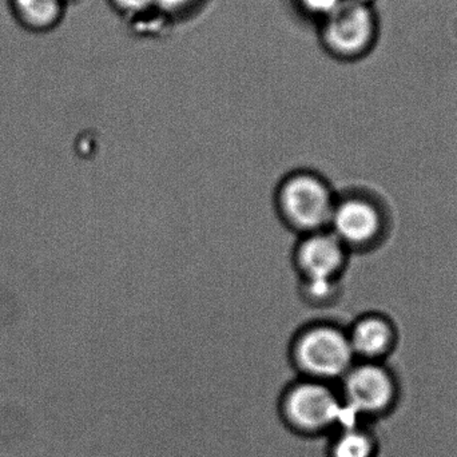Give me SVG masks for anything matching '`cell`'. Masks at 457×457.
<instances>
[{"label": "cell", "instance_id": "6da1fadb", "mask_svg": "<svg viewBox=\"0 0 457 457\" xmlns=\"http://www.w3.org/2000/svg\"><path fill=\"white\" fill-rule=\"evenodd\" d=\"M289 356L301 378L335 386L357 361L348 333L329 324L305 328L293 338Z\"/></svg>", "mask_w": 457, "mask_h": 457}, {"label": "cell", "instance_id": "7a4b0ae2", "mask_svg": "<svg viewBox=\"0 0 457 457\" xmlns=\"http://www.w3.org/2000/svg\"><path fill=\"white\" fill-rule=\"evenodd\" d=\"M337 388L349 420L353 423L386 418L399 403L396 378L381 362L356 361Z\"/></svg>", "mask_w": 457, "mask_h": 457}, {"label": "cell", "instance_id": "3957f363", "mask_svg": "<svg viewBox=\"0 0 457 457\" xmlns=\"http://www.w3.org/2000/svg\"><path fill=\"white\" fill-rule=\"evenodd\" d=\"M380 29V16L370 0H345L321 21L322 45L335 58L359 61L372 53Z\"/></svg>", "mask_w": 457, "mask_h": 457}, {"label": "cell", "instance_id": "277c9868", "mask_svg": "<svg viewBox=\"0 0 457 457\" xmlns=\"http://www.w3.org/2000/svg\"><path fill=\"white\" fill-rule=\"evenodd\" d=\"M289 426L305 435H322L352 424L335 384L301 378L287 389L282 403Z\"/></svg>", "mask_w": 457, "mask_h": 457}, {"label": "cell", "instance_id": "5b68a950", "mask_svg": "<svg viewBox=\"0 0 457 457\" xmlns=\"http://www.w3.org/2000/svg\"><path fill=\"white\" fill-rule=\"evenodd\" d=\"M277 204L282 220L306 236L329 228L336 200L322 179L298 171L282 181Z\"/></svg>", "mask_w": 457, "mask_h": 457}, {"label": "cell", "instance_id": "8992f818", "mask_svg": "<svg viewBox=\"0 0 457 457\" xmlns=\"http://www.w3.org/2000/svg\"><path fill=\"white\" fill-rule=\"evenodd\" d=\"M305 284H335L346 261V247L329 230L306 234L295 253Z\"/></svg>", "mask_w": 457, "mask_h": 457}, {"label": "cell", "instance_id": "52a82bcc", "mask_svg": "<svg viewBox=\"0 0 457 457\" xmlns=\"http://www.w3.org/2000/svg\"><path fill=\"white\" fill-rule=\"evenodd\" d=\"M383 228V219L375 204L365 198L336 201L328 230L348 249L367 246Z\"/></svg>", "mask_w": 457, "mask_h": 457}, {"label": "cell", "instance_id": "ba28073f", "mask_svg": "<svg viewBox=\"0 0 457 457\" xmlns=\"http://www.w3.org/2000/svg\"><path fill=\"white\" fill-rule=\"evenodd\" d=\"M348 338L357 361L381 362L394 348L395 329L386 317L368 314L354 322Z\"/></svg>", "mask_w": 457, "mask_h": 457}, {"label": "cell", "instance_id": "9c48e42d", "mask_svg": "<svg viewBox=\"0 0 457 457\" xmlns=\"http://www.w3.org/2000/svg\"><path fill=\"white\" fill-rule=\"evenodd\" d=\"M380 442L370 424H346L333 432L330 439V457H378Z\"/></svg>", "mask_w": 457, "mask_h": 457}, {"label": "cell", "instance_id": "30bf717a", "mask_svg": "<svg viewBox=\"0 0 457 457\" xmlns=\"http://www.w3.org/2000/svg\"><path fill=\"white\" fill-rule=\"evenodd\" d=\"M11 12L23 29L46 32L55 29L66 11L64 0H8Z\"/></svg>", "mask_w": 457, "mask_h": 457}, {"label": "cell", "instance_id": "8fae6325", "mask_svg": "<svg viewBox=\"0 0 457 457\" xmlns=\"http://www.w3.org/2000/svg\"><path fill=\"white\" fill-rule=\"evenodd\" d=\"M345 0H298L303 11L314 18L324 21L333 11L337 10Z\"/></svg>", "mask_w": 457, "mask_h": 457}, {"label": "cell", "instance_id": "7c38bea8", "mask_svg": "<svg viewBox=\"0 0 457 457\" xmlns=\"http://www.w3.org/2000/svg\"><path fill=\"white\" fill-rule=\"evenodd\" d=\"M112 7L126 16H142L155 8V0H110Z\"/></svg>", "mask_w": 457, "mask_h": 457}, {"label": "cell", "instance_id": "4fadbf2b", "mask_svg": "<svg viewBox=\"0 0 457 457\" xmlns=\"http://www.w3.org/2000/svg\"><path fill=\"white\" fill-rule=\"evenodd\" d=\"M195 2V0H155V8L165 13H179Z\"/></svg>", "mask_w": 457, "mask_h": 457}, {"label": "cell", "instance_id": "5bb4252c", "mask_svg": "<svg viewBox=\"0 0 457 457\" xmlns=\"http://www.w3.org/2000/svg\"><path fill=\"white\" fill-rule=\"evenodd\" d=\"M64 2L69 3V2H72V0H64Z\"/></svg>", "mask_w": 457, "mask_h": 457}]
</instances>
